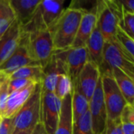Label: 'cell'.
Masks as SVG:
<instances>
[{
    "label": "cell",
    "instance_id": "4316f807",
    "mask_svg": "<svg viewBox=\"0 0 134 134\" xmlns=\"http://www.w3.org/2000/svg\"><path fill=\"white\" fill-rule=\"evenodd\" d=\"M9 79L5 81L0 87V115L2 117L5 111L6 102L9 97Z\"/></svg>",
    "mask_w": 134,
    "mask_h": 134
},
{
    "label": "cell",
    "instance_id": "7a4b0ae2",
    "mask_svg": "<svg viewBox=\"0 0 134 134\" xmlns=\"http://www.w3.org/2000/svg\"><path fill=\"white\" fill-rule=\"evenodd\" d=\"M20 42L25 45L30 57L43 69L50 62L54 49L52 36L48 29L30 34L20 32Z\"/></svg>",
    "mask_w": 134,
    "mask_h": 134
},
{
    "label": "cell",
    "instance_id": "7c38bea8",
    "mask_svg": "<svg viewBox=\"0 0 134 134\" xmlns=\"http://www.w3.org/2000/svg\"><path fill=\"white\" fill-rule=\"evenodd\" d=\"M100 77V72L99 67L91 61H88L85 64L79 75V86L89 102L93 95Z\"/></svg>",
    "mask_w": 134,
    "mask_h": 134
},
{
    "label": "cell",
    "instance_id": "8992f818",
    "mask_svg": "<svg viewBox=\"0 0 134 134\" xmlns=\"http://www.w3.org/2000/svg\"><path fill=\"white\" fill-rule=\"evenodd\" d=\"M134 59L129 56L114 39L110 42H104L103 50V63L100 72L111 73L112 68H119L130 78H134Z\"/></svg>",
    "mask_w": 134,
    "mask_h": 134
},
{
    "label": "cell",
    "instance_id": "52a82bcc",
    "mask_svg": "<svg viewBox=\"0 0 134 134\" xmlns=\"http://www.w3.org/2000/svg\"><path fill=\"white\" fill-rule=\"evenodd\" d=\"M100 77L108 119H119L121 112L127 103L111 73L100 74Z\"/></svg>",
    "mask_w": 134,
    "mask_h": 134
},
{
    "label": "cell",
    "instance_id": "d6a6232c",
    "mask_svg": "<svg viewBox=\"0 0 134 134\" xmlns=\"http://www.w3.org/2000/svg\"><path fill=\"white\" fill-rule=\"evenodd\" d=\"M122 134H133V123H122Z\"/></svg>",
    "mask_w": 134,
    "mask_h": 134
},
{
    "label": "cell",
    "instance_id": "cb8c5ba5",
    "mask_svg": "<svg viewBox=\"0 0 134 134\" xmlns=\"http://www.w3.org/2000/svg\"><path fill=\"white\" fill-rule=\"evenodd\" d=\"M115 40L119 46L132 58L134 57V41L130 35H128L122 29L118 27Z\"/></svg>",
    "mask_w": 134,
    "mask_h": 134
},
{
    "label": "cell",
    "instance_id": "6da1fadb",
    "mask_svg": "<svg viewBox=\"0 0 134 134\" xmlns=\"http://www.w3.org/2000/svg\"><path fill=\"white\" fill-rule=\"evenodd\" d=\"M82 15V11L70 7L63 10L57 20L48 29L52 36L54 50L71 48Z\"/></svg>",
    "mask_w": 134,
    "mask_h": 134
},
{
    "label": "cell",
    "instance_id": "d4e9b609",
    "mask_svg": "<svg viewBox=\"0 0 134 134\" xmlns=\"http://www.w3.org/2000/svg\"><path fill=\"white\" fill-rule=\"evenodd\" d=\"M72 134H93L90 110L73 124Z\"/></svg>",
    "mask_w": 134,
    "mask_h": 134
},
{
    "label": "cell",
    "instance_id": "484cf974",
    "mask_svg": "<svg viewBox=\"0 0 134 134\" xmlns=\"http://www.w3.org/2000/svg\"><path fill=\"white\" fill-rule=\"evenodd\" d=\"M119 27L122 29L132 38L134 37V15L133 13L122 12V19L119 22Z\"/></svg>",
    "mask_w": 134,
    "mask_h": 134
},
{
    "label": "cell",
    "instance_id": "5bb4252c",
    "mask_svg": "<svg viewBox=\"0 0 134 134\" xmlns=\"http://www.w3.org/2000/svg\"><path fill=\"white\" fill-rule=\"evenodd\" d=\"M37 84L39 83L33 82L22 90L13 91L9 93L6 102L5 111L2 118H13V116L18 112V111L33 93Z\"/></svg>",
    "mask_w": 134,
    "mask_h": 134
},
{
    "label": "cell",
    "instance_id": "277c9868",
    "mask_svg": "<svg viewBox=\"0 0 134 134\" xmlns=\"http://www.w3.org/2000/svg\"><path fill=\"white\" fill-rule=\"evenodd\" d=\"M41 93L42 86L41 83H39L36 85L33 93L28 100L13 116V130L12 134H16L26 130H32L35 125L40 122Z\"/></svg>",
    "mask_w": 134,
    "mask_h": 134
},
{
    "label": "cell",
    "instance_id": "30bf717a",
    "mask_svg": "<svg viewBox=\"0 0 134 134\" xmlns=\"http://www.w3.org/2000/svg\"><path fill=\"white\" fill-rule=\"evenodd\" d=\"M89 110L93 134H104L108 115L104 100L101 77H100L93 95L89 102Z\"/></svg>",
    "mask_w": 134,
    "mask_h": 134
},
{
    "label": "cell",
    "instance_id": "7402d4cb",
    "mask_svg": "<svg viewBox=\"0 0 134 134\" xmlns=\"http://www.w3.org/2000/svg\"><path fill=\"white\" fill-rule=\"evenodd\" d=\"M16 20L9 0H0V37Z\"/></svg>",
    "mask_w": 134,
    "mask_h": 134
},
{
    "label": "cell",
    "instance_id": "d590c367",
    "mask_svg": "<svg viewBox=\"0 0 134 134\" xmlns=\"http://www.w3.org/2000/svg\"><path fill=\"white\" fill-rule=\"evenodd\" d=\"M31 131L32 130H26V131H22V132H20L16 134H31Z\"/></svg>",
    "mask_w": 134,
    "mask_h": 134
},
{
    "label": "cell",
    "instance_id": "603a6c76",
    "mask_svg": "<svg viewBox=\"0 0 134 134\" xmlns=\"http://www.w3.org/2000/svg\"><path fill=\"white\" fill-rule=\"evenodd\" d=\"M73 89V84L70 78L65 74H60L58 75L54 94L62 100L66 96L71 93Z\"/></svg>",
    "mask_w": 134,
    "mask_h": 134
},
{
    "label": "cell",
    "instance_id": "ba28073f",
    "mask_svg": "<svg viewBox=\"0 0 134 134\" xmlns=\"http://www.w3.org/2000/svg\"><path fill=\"white\" fill-rule=\"evenodd\" d=\"M54 52L64 62L65 74L70 78L73 84L78 79L85 64L89 61L86 47L69 48L63 50H55Z\"/></svg>",
    "mask_w": 134,
    "mask_h": 134
},
{
    "label": "cell",
    "instance_id": "e575fe53",
    "mask_svg": "<svg viewBox=\"0 0 134 134\" xmlns=\"http://www.w3.org/2000/svg\"><path fill=\"white\" fill-rule=\"evenodd\" d=\"M8 79H9L8 77H6L5 75H2V74L0 73V87H1V86H2V84L5 81H6V80H8Z\"/></svg>",
    "mask_w": 134,
    "mask_h": 134
},
{
    "label": "cell",
    "instance_id": "9a60e30c",
    "mask_svg": "<svg viewBox=\"0 0 134 134\" xmlns=\"http://www.w3.org/2000/svg\"><path fill=\"white\" fill-rule=\"evenodd\" d=\"M104 42H105L100 31L97 24H96L86 43V47L88 52L89 61L93 62L99 68L103 63V50Z\"/></svg>",
    "mask_w": 134,
    "mask_h": 134
},
{
    "label": "cell",
    "instance_id": "4fadbf2b",
    "mask_svg": "<svg viewBox=\"0 0 134 134\" xmlns=\"http://www.w3.org/2000/svg\"><path fill=\"white\" fill-rule=\"evenodd\" d=\"M20 28L15 20L0 37V64L8 59L20 44Z\"/></svg>",
    "mask_w": 134,
    "mask_h": 134
},
{
    "label": "cell",
    "instance_id": "f546056e",
    "mask_svg": "<svg viewBox=\"0 0 134 134\" xmlns=\"http://www.w3.org/2000/svg\"><path fill=\"white\" fill-rule=\"evenodd\" d=\"M120 120L122 123H133L134 124L133 105L127 104L123 108L120 115Z\"/></svg>",
    "mask_w": 134,
    "mask_h": 134
},
{
    "label": "cell",
    "instance_id": "9c48e42d",
    "mask_svg": "<svg viewBox=\"0 0 134 134\" xmlns=\"http://www.w3.org/2000/svg\"><path fill=\"white\" fill-rule=\"evenodd\" d=\"M61 108V100L54 94L42 91L40 122L47 134H54L57 129Z\"/></svg>",
    "mask_w": 134,
    "mask_h": 134
},
{
    "label": "cell",
    "instance_id": "1f68e13d",
    "mask_svg": "<svg viewBox=\"0 0 134 134\" xmlns=\"http://www.w3.org/2000/svg\"><path fill=\"white\" fill-rule=\"evenodd\" d=\"M122 12L130 13H134V1L133 0H122L119 1Z\"/></svg>",
    "mask_w": 134,
    "mask_h": 134
},
{
    "label": "cell",
    "instance_id": "44dd1931",
    "mask_svg": "<svg viewBox=\"0 0 134 134\" xmlns=\"http://www.w3.org/2000/svg\"><path fill=\"white\" fill-rule=\"evenodd\" d=\"M44 77V69L40 65H31L23 67L9 76V80L23 79L35 81L36 83H41Z\"/></svg>",
    "mask_w": 134,
    "mask_h": 134
},
{
    "label": "cell",
    "instance_id": "e0dca14e",
    "mask_svg": "<svg viewBox=\"0 0 134 134\" xmlns=\"http://www.w3.org/2000/svg\"><path fill=\"white\" fill-rule=\"evenodd\" d=\"M97 24V13H85L81 19L79 27L71 48L86 46V43Z\"/></svg>",
    "mask_w": 134,
    "mask_h": 134
},
{
    "label": "cell",
    "instance_id": "2e32d148",
    "mask_svg": "<svg viewBox=\"0 0 134 134\" xmlns=\"http://www.w3.org/2000/svg\"><path fill=\"white\" fill-rule=\"evenodd\" d=\"M41 0H9V5L20 26L26 24L34 15Z\"/></svg>",
    "mask_w": 134,
    "mask_h": 134
},
{
    "label": "cell",
    "instance_id": "83f0119b",
    "mask_svg": "<svg viewBox=\"0 0 134 134\" xmlns=\"http://www.w3.org/2000/svg\"><path fill=\"white\" fill-rule=\"evenodd\" d=\"M33 82H35L30 80V79H16L9 80V93H11L13 91L22 90V89L28 86L30 84H31Z\"/></svg>",
    "mask_w": 134,
    "mask_h": 134
},
{
    "label": "cell",
    "instance_id": "d6986e66",
    "mask_svg": "<svg viewBox=\"0 0 134 134\" xmlns=\"http://www.w3.org/2000/svg\"><path fill=\"white\" fill-rule=\"evenodd\" d=\"M112 76L120 90L122 94L123 95L127 104H134V84L133 79L130 78L123 71L119 68H112L111 70Z\"/></svg>",
    "mask_w": 134,
    "mask_h": 134
},
{
    "label": "cell",
    "instance_id": "f1b7e54d",
    "mask_svg": "<svg viewBox=\"0 0 134 134\" xmlns=\"http://www.w3.org/2000/svg\"><path fill=\"white\" fill-rule=\"evenodd\" d=\"M104 134H122V122L120 119L116 120L108 119Z\"/></svg>",
    "mask_w": 134,
    "mask_h": 134
},
{
    "label": "cell",
    "instance_id": "ac0fdd59",
    "mask_svg": "<svg viewBox=\"0 0 134 134\" xmlns=\"http://www.w3.org/2000/svg\"><path fill=\"white\" fill-rule=\"evenodd\" d=\"M71 93L61 100L59 121L54 134H72L73 120L71 110Z\"/></svg>",
    "mask_w": 134,
    "mask_h": 134
},
{
    "label": "cell",
    "instance_id": "3957f363",
    "mask_svg": "<svg viewBox=\"0 0 134 134\" xmlns=\"http://www.w3.org/2000/svg\"><path fill=\"white\" fill-rule=\"evenodd\" d=\"M64 0L40 1L34 15L24 26H20V32L30 34L49 29L63 12Z\"/></svg>",
    "mask_w": 134,
    "mask_h": 134
},
{
    "label": "cell",
    "instance_id": "8fae6325",
    "mask_svg": "<svg viewBox=\"0 0 134 134\" xmlns=\"http://www.w3.org/2000/svg\"><path fill=\"white\" fill-rule=\"evenodd\" d=\"M31 65L39 64L30 57L25 45L20 42L18 47L13 53V54L0 64V73L5 75L9 79V76L15 71L23 67Z\"/></svg>",
    "mask_w": 134,
    "mask_h": 134
},
{
    "label": "cell",
    "instance_id": "5b68a950",
    "mask_svg": "<svg viewBox=\"0 0 134 134\" xmlns=\"http://www.w3.org/2000/svg\"><path fill=\"white\" fill-rule=\"evenodd\" d=\"M122 10L119 2L98 1L97 9V24L104 39L110 42L115 39L119 22L122 19Z\"/></svg>",
    "mask_w": 134,
    "mask_h": 134
},
{
    "label": "cell",
    "instance_id": "ffe728a7",
    "mask_svg": "<svg viewBox=\"0 0 134 134\" xmlns=\"http://www.w3.org/2000/svg\"><path fill=\"white\" fill-rule=\"evenodd\" d=\"M71 110L73 124L89 110V101L82 93L78 84V79L73 83L71 93Z\"/></svg>",
    "mask_w": 134,
    "mask_h": 134
},
{
    "label": "cell",
    "instance_id": "4dcf8cb0",
    "mask_svg": "<svg viewBox=\"0 0 134 134\" xmlns=\"http://www.w3.org/2000/svg\"><path fill=\"white\" fill-rule=\"evenodd\" d=\"M13 130V118H2L0 124V134H12Z\"/></svg>",
    "mask_w": 134,
    "mask_h": 134
},
{
    "label": "cell",
    "instance_id": "836d02e7",
    "mask_svg": "<svg viewBox=\"0 0 134 134\" xmlns=\"http://www.w3.org/2000/svg\"><path fill=\"white\" fill-rule=\"evenodd\" d=\"M31 134H47V133H46L42 123L41 122H39L35 125V126L32 130Z\"/></svg>",
    "mask_w": 134,
    "mask_h": 134
},
{
    "label": "cell",
    "instance_id": "8d00e7d4",
    "mask_svg": "<svg viewBox=\"0 0 134 134\" xmlns=\"http://www.w3.org/2000/svg\"><path fill=\"white\" fill-rule=\"evenodd\" d=\"M2 117L0 115V124H1V122H2Z\"/></svg>",
    "mask_w": 134,
    "mask_h": 134
}]
</instances>
